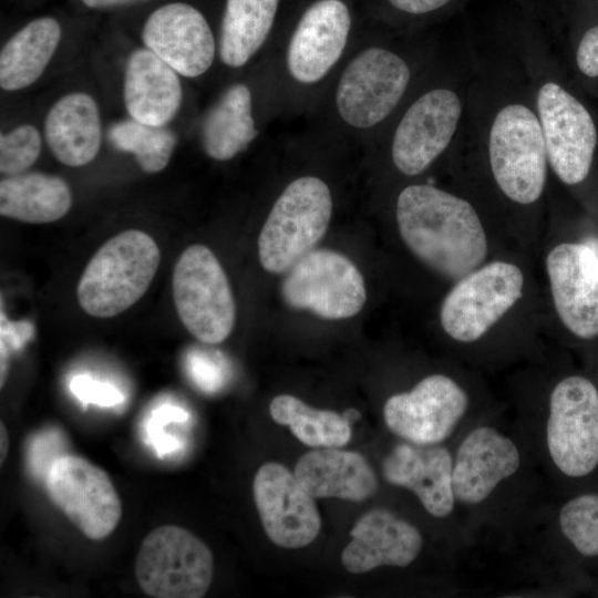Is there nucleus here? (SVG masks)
I'll use <instances>...</instances> for the list:
<instances>
[{
  "label": "nucleus",
  "instance_id": "20e7f679",
  "mask_svg": "<svg viewBox=\"0 0 598 598\" xmlns=\"http://www.w3.org/2000/svg\"><path fill=\"white\" fill-rule=\"evenodd\" d=\"M400 235L424 264L451 279L478 268L487 256V239L473 203L431 185L411 184L395 203Z\"/></svg>",
  "mask_w": 598,
  "mask_h": 598
},
{
  "label": "nucleus",
  "instance_id": "6ab92c4d",
  "mask_svg": "<svg viewBox=\"0 0 598 598\" xmlns=\"http://www.w3.org/2000/svg\"><path fill=\"white\" fill-rule=\"evenodd\" d=\"M520 465L516 444L492 426L473 429L461 442L453 461L455 499L465 505L485 501Z\"/></svg>",
  "mask_w": 598,
  "mask_h": 598
},
{
  "label": "nucleus",
  "instance_id": "4be33fe9",
  "mask_svg": "<svg viewBox=\"0 0 598 598\" xmlns=\"http://www.w3.org/2000/svg\"><path fill=\"white\" fill-rule=\"evenodd\" d=\"M178 73L150 49L130 55L124 78V103L130 116L165 126L178 112L183 92Z\"/></svg>",
  "mask_w": 598,
  "mask_h": 598
},
{
  "label": "nucleus",
  "instance_id": "cd10ccee",
  "mask_svg": "<svg viewBox=\"0 0 598 598\" xmlns=\"http://www.w3.org/2000/svg\"><path fill=\"white\" fill-rule=\"evenodd\" d=\"M279 0H227L219 38V56L231 68L246 64L265 43Z\"/></svg>",
  "mask_w": 598,
  "mask_h": 598
},
{
  "label": "nucleus",
  "instance_id": "4468645a",
  "mask_svg": "<svg viewBox=\"0 0 598 598\" xmlns=\"http://www.w3.org/2000/svg\"><path fill=\"white\" fill-rule=\"evenodd\" d=\"M468 406L466 392L453 379L432 374L411 391L390 396L383 409L386 426L403 440L434 445L446 440Z\"/></svg>",
  "mask_w": 598,
  "mask_h": 598
},
{
  "label": "nucleus",
  "instance_id": "b1692460",
  "mask_svg": "<svg viewBox=\"0 0 598 598\" xmlns=\"http://www.w3.org/2000/svg\"><path fill=\"white\" fill-rule=\"evenodd\" d=\"M45 140L62 164L80 167L95 158L101 146V118L94 99L74 92L59 99L44 123Z\"/></svg>",
  "mask_w": 598,
  "mask_h": 598
},
{
  "label": "nucleus",
  "instance_id": "9d476101",
  "mask_svg": "<svg viewBox=\"0 0 598 598\" xmlns=\"http://www.w3.org/2000/svg\"><path fill=\"white\" fill-rule=\"evenodd\" d=\"M546 442L555 466L584 477L598 466V390L581 375L559 381L549 398Z\"/></svg>",
  "mask_w": 598,
  "mask_h": 598
},
{
  "label": "nucleus",
  "instance_id": "6e6552de",
  "mask_svg": "<svg viewBox=\"0 0 598 598\" xmlns=\"http://www.w3.org/2000/svg\"><path fill=\"white\" fill-rule=\"evenodd\" d=\"M172 289L179 320L193 337L209 344L228 338L236 305L228 278L208 247L196 244L182 252L174 267Z\"/></svg>",
  "mask_w": 598,
  "mask_h": 598
},
{
  "label": "nucleus",
  "instance_id": "e433bc0d",
  "mask_svg": "<svg viewBox=\"0 0 598 598\" xmlns=\"http://www.w3.org/2000/svg\"><path fill=\"white\" fill-rule=\"evenodd\" d=\"M70 390L85 404L114 406L123 401V394L114 385L85 374L74 377L70 382Z\"/></svg>",
  "mask_w": 598,
  "mask_h": 598
},
{
  "label": "nucleus",
  "instance_id": "aec40b11",
  "mask_svg": "<svg viewBox=\"0 0 598 598\" xmlns=\"http://www.w3.org/2000/svg\"><path fill=\"white\" fill-rule=\"evenodd\" d=\"M352 539L341 554L344 568L363 574L380 566L406 567L423 546L420 530L393 513L372 509L350 532Z\"/></svg>",
  "mask_w": 598,
  "mask_h": 598
},
{
  "label": "nucleus",
  "instance_id": "f8f14e48",
  "mask_svg": "<svg viewBox=\"0 0 598 598\" xmlns=\"http://www.w3.org/2000/svg\"><path fill=\"white\" fill-rule=\"evenodd\" d=\"M281 295L291 308L329 320L353 317L367 300L359 269L329 249H313L298 260L282 281Z\"/></svg>",
  "mask_w": 598,
  "mask_h": 598
},
{
  "label": "nucleus",
  "instance_id": "f03ea898",
  "mask_svg": "<svg viewBox=\"0 0 598 598\" xmlns=\"http://www.w3.org/2000/svg\"><path fill=\"white\" fill-rule=\"evenodd\" d=\"M509 35L530 89L549 168L565 186L581 187L598 165V114L548 37L530 28Z\"/></svg>",
  "mask_w": 598,
  "mask_h": 598
},
{
  "label": "nucleus",
  "instance_id": "7ed1b4c3",
  "mask_svg": "<svg viewBox=\"0 0 598 598\" xmlns=\"http://www.w3.org/2000/svg\"><path fill=\"white\" fill-rule=\"evenodd\" d=\"M474 70L471 37L436 48L429 80L404 104L390 134L393 167L417 176L452 153L463 127Z\"/></svg>",
  "mask_w": 598,
  "mask_h": 598
},
{
  "label": "nucleus",
  "instance_id": "bb28decb",
  "mask_svg": "<svg viewBox=\"0 0 598 598\" xmlns=\"http://www.w3.org/2000/svg\"><path fill=\"white\" fill-rule=\"evenodd\" d=\"M251 92L245 84L229 86L208 111L202 128L205 153L216 161H229L256 138Z\"/></svg>",
  "mask_w": 598,
  "mask_h": 598
},
{
  "label": "nucleus",
  "instance_id": "dca6fc26",
  "mask_svg": "<svg viewBox=\"0 0 598 598\" xmlns=\"http://www.w3.org/2000/svg\"><path fill=\"white\" fill-rule=\"evenodd\" d=\"M556 312L579 339L598 337V258L584 243H563L546 258Z\"/></svg>",
  "mask_w": 598,
  "mask_h": 598
},
{
  "label": "nucleus",
  "instance_id": "ddd939ff",
  "mask_svg": "<svg viewBox=\"0 0 598 598\" xmlns=\"http://www.w3.org/2000/svg\"><path fill=\"white\" fill-rule=\"evenodd\" d=\"M50 499L93 540L107 537L117 526L122 505L107 474L87 460L64 454L45 478Z\"/></svg>",
  "mask_w": 598,
  "mask_h": 598
},
{
  "label": "nucleus",
  "instance_id": "79ce46f5",
  "mask_svg": "<svg viewBox=\"0 0 598 598\" xmlns=\"http://www.w3.org/2000/svg\"><path fill=\"white\" fill-rule=\"evenodd\" d=\"M581 243L587 245L598 258V235H590L585 237Z\"/></svg>",
  "mask_w": 598,
  "mask_h": 598
},
{
  "label": "nucleus",
  "instance_id": "a878e982",
  "mask_svg": "<svg viewBox=\"0 0 598 598\" xmlns=\"http://www.w3.org/2000/svg\"><path fill=\"white\" fill-rule=\"evenodd\" d=\"M61 33L51 17L34 19L16 32L0 53V86L17 91L34 83L51 61Z\"/></svg>",
  "mask_w": 598,
  "mask_h": 598
},
{
  "label": "nucleus",
  "instance_id": "9b49d317",
  "mask_svg": "<svg viewBox=\"0 0 598 598\" xmlns=\"http://www.w3.org/2000/svg\"><path fill=\"white\" fill-rule=\"evenodd\" d=\"M522 270L507 261H493L465 275L444 298L440 321L460 342L483 337L522 297Z\"/></svg>",
  "mask_w": 598,
  "mask_h": 598
},
{
  "label": "nucleus",
  "instance_id": "a19ab883",
  "mask_svg": "<svg viewBox=\"0 0 598 598\" xmlns=\"http://www.w3.org/2000/svg\"><path fill=\"white\" fill-rule=\"evenodd\" d=\"M9 447V437L4 424H0V463L3 464Z\"/></svg>",
  "mask_w": 598,
  "mask_h": 598
},
{
  "label": "nucleus",
  "instance_id": "f3484780",
  "mask_svg": "<svg viewBox=\"0 0 598 598\" xmlns=\"http://www.w3.org/2000/svg\"><path fill=\"white\" fill-rule=\"evenodd\" d=\"M145 47L178 74L196 78L213 64L216 43L205 17L184 2L167 3L151 13L144 23Z\"/></svg>",
  "mask_w": 598,
  "mask_h": 598
},
{
  "label": "nucleus",
  "instance_id": "7c9ffc66",
  "mask_svg": "<svg viewBox=\"0 0 598 598\" xmlns=\"http://www.w3.org/2000/svg\"><path fill=\"white\" fill-rule=\"evenodd\" d=\"M559 527L579 554L598 556V494L579 495L565 503Z\"/></svg>",
  "mask_w": 598,
  "mask_h": 598
},
{
  "label": "nucleus",
  "instance_id": "1a4fd4ad",
  "mask_svg": "<svg viewBox=\"0 0 598 598\" xmlns=\"http://www.w3.org/2000/svg\"><path fill=\"white\" fill-rule=\"evenodd\" d=\"M213 574L210 549L193 533L175 525L152 530L135 561L140 588L154 598H200Z\"/></svg>",
  "mask_w": 598,
  "mask_h": 598
},
{
  "label": "nucleus",
  "instance_id": "423d86ee",
  "mask_svg": "<svg viewBox=\"0 0 598 598\" xmlns=\"http://www.w3.org/2000/svg\"><path fill=\"white\" fill-rule=\"evenodd\" d=\"M417 64L396 48L370 47L341 74L336 105L341 118L357 128H372L393 116L405 102Z\"/></svg>",
  "mask_w": 598,
  "mask_h": 598
},
{
  "label": "nucleus",
  "instance_id": "72a5a7b5",
  "mask_svg": "<svg viewBox=\"0 0 598 598\" xmlns=\"http://www.w3.org/2000/svg\"><path fill=\"white\" fill-rule=\"evenodd\" d=\"M187 419L188 413L177 405L162 404L152 411L145 424V435L158 457L163 458L182 447L177 437L166 432V426L169 423H183Z\"/></svg>",
  "mask_w": 598,
  "mask_h": 598
},
{
  "label": "nucleus",
  "instance_id": "2f4dec72",
  "mask_svg": "<svg viewBox=\"0 0 598 598\" xmlns=\"http://www.w3.org/2000/svg\"><path fill=\"white\" fill-rule=\"evenodd\" d=\"M557 45V44H556ZM557 49L575 82L586 94L598 93V22Z\"/></svg>",
  "mask_w": 598,
  "mask_h": 598
},
{
  "label": "nucleus",
  "instance_id": "c9c22d12",
  "mask_svg": "<svg viewBox=\"0 0 598 598\" xmlns=\"http://www.w3.org/2000/svg\"><path fill=\"white\" fill-rule=\"evenodd\" d=\"M190 380L204 392L213 393L225 382V370L216 358L203 351H192L186 358Z\"/></svg>",
  "mask_w": 598,
  "mask_h": 598
},
{
  "label": "nucleus",
  "instance_id": "f704fd0d",
  "mask_svg": "<svg viewBox=\"0 0 598 598\" xmlns=\"http://www.w3.org/2000/svg\"><path fill=\"white\" fill-rule=\"evenodd\" d=\"M64 437L56 430H47L35 436L29 445V463L33 474L47 478L52 464L62 455Z\"/></svg>",
  "mask_w": 598,
  "mask_h": 598
},
{
  "label": "nucleus",
  "instance_id": "ea45409f",
  "mask_svg": "<svg viewBox=\"0 0 598 598\" xmlns=\"http://www.w3.org/2000/svg\"><path fill=\"white\" fill-rule=\"evenodd\" d=\"M86 7L92 9H106L124 4H130L133 2L142 0H81Z\"/></svg>",
  "mask_w": 598,
  "mask_h": 598
},
{
  "label": "nucleus",
  "instance_id": "c756f323",
  "mask_svg": "<svg viewBox=\"0 0 598 598\" xmlns=\"http://www.w3.org/2000/svg\"><path fill=\"white\" fill-rule=\"evenodd\" d=\"M107 138L116 150L132 153L146 173L163 171L177 142L169 128L147 125L132 117L112 124L107 130Z\"/></svg>",
  "mask_w": 598,
  "mask_h": 598
},
{
  "label": "nucleus",
  "instance_id": "c85d7f7f",
  "mask_svg": "<svg viewBox=\"0 0 598 598\" xmlns=\"http://www.w3.org/2000/svg\"><path fill=\"white\" fill-rule=\"evenodd\" d=\"M271 419L287 425L311 447H339L351 439L350 421L337 412L313 409L290 394L276 396L269 406Z\"/></svg>",
  "mask_w": 598,
  "mask_h": 598
},
{
  "label": "nucleus",
  "instance_id": "5701e85b",
  "mask_svg": "<svg viewBox=\"0 0 598 598\" xmlns=\"http://www.w3.org/2000/svg\"><path fill=\"white\" fill-rule=\"evenodd\" d=\"M293 473L313 498L362 502L378 488L372 467L353 451L327 447L308 452L298 460Z\"/></svg>",
  "mask_w": 598,
  "mask_h": 598
},
{
  "label": "nucleus",
  "instance_id": "2eb2a0df",
  "mask_svg": "<svg viewBox=\"0 0 598 598\" xmlns=\"http://www.w3.org/2000/svg\"><path fill=\"white\" fill-rule=\"evenodd\" d=\"M254 499L268 538L283 548L312 543L321 528L315 498L295 473L276 462L265 463L252 483Z\"/></svg>",
  "mask_w": 598,
  "mask_h": 598
},
{
  "label": "nucleus",
  "instance_id": "39448f33",
  "mask_svg": "<svg viewBox=\"0 0 598 598\" xmlns=\"http://www.w3.org/2000/svg\"><path fill=\"white\" fill-rule=\"evenodd\" d=\"M161 262L155 240L137 229L106 240L87 262L76 288L81 308L96 318L115 317L147 291Z\"/></svg>",
  "mask_w": 598,
  "mask_h": 598
},
{
  "label": "nucleus",
  "instance_id": "412c9836",
  "mask_svg": "<svg viewBox=\"0 0 598 598\" xmlns=\"http://www.w3.org/2000/svg\"><path fill=\"white\" fill-rule=\"evenodd\" d=\"M450 451L440 445L399 444L383 462L386 482L412 491L429 514L443 518L455 504Z\"/></svg>",
  "mask_w": 598,
  "mask_h": 598
},
{
  "label": "nucleus",
  "instance_id": "a211bd4d",
  "mask_svg": "<svg viewBox=\"0 0 598 598\" xmlns=\"http://www.w3.org/2000/svg\"><path fill=\"white\" fill-rule=\"evenodd\" d=\"M351 17L341 0H318L300 18L288 44L287 68L303 84L320 81L340 59Z\"/></svg>",
  "mask_w": 598,
  "mask_h": 598
},
{
  "label": "nucleus",
  "instance_id": "58836bf2",
  "mask_svg": "<svg viewBox=\"0 0 598 598\" xmlns=\"http://www.w3.org/2000/svg\"><path fill=\"white\" fill-rule=\"evenodd\" d=\"M398 11L421 16L439 11L454 0H388Z\"/></svg>",
  "mask_w": 598,
  "mask_h": 598
},
{
  "label": "nucleus",
  "instance_id": "4c0bfd02",
  "mask_svg": "<svg viewBox=\"0 0 598 598\" xmlns=\"http://www.w3.org/2000/svg\"><path fill=\"white\" fill-rule=\"evenodd\" d=\"M32 337V327L29 323H3L1 326V381L6 372L7 357L20 349Z\"/></svg>",
  "mask_w": 598,
  "mask_h": 598
},
{
  "label": "nucleus",
  "instance_id": "f257e3e1",
  "mask_svg": "<svg viewBox=\"0 0 598 598\" xmlns=\"http://www.w3.org/2000/svg\"><path fill=\"white\" fill-rule=\"evenodd\" d=\"M474 70L452 153L480 161L504 199L539 203L549 163L530 89L509 33L471 37Z\"/></svg>",
  "mask_w": 598,
  "mask_h": 598
},
{
  "label": "nucleus",
  "instance_id": "0eeeda50",
  "mask_svg": "<svg viewBox=\"0 0 598 598\" xmlns=\"http://www.w3.org/2000/svg\"><path fill=\"white\" fill-rule=\"evenodd\" d=\"M332 215L328 185L315 176L292 181L275 202L258 238L260 265L271 274L288 271L313 250Z\"/></svg>",
  "mask_w": 598,
  "mask_h": 598
},
{
  "label": "nucleus",
  "instance_id": "473e14b6",
  "mask_svg": "<svg viewBox=\"0 0 598 598\" xmlns=\"http://www.w3.org/2000/svg\"><path fill=\"white\" fill-rule=\"evenodd\" d=\"M41 152L39 131L23 124L0 135V172L7 176L23 173L38 159Z\"/></svg>",
  "mask_w": 598,
  "mask_h": 598
},
{
  "label": "nucleus",
  "instance_id": "393cba45",
  "mask_svg": "<svg viewBox=\"0 0 598 598\" xmlns=\"http://www.w3.org/2000/svg\"><path fill=\"white\" fill-rule=\"evenodd\" d=\"M72 194L61 177L43 173H21L0 182L1 216L29 224H47L70 209Z\"/></svg>",
  "mask_w": 598,
  "mask_h": 598
}]
</instances>
